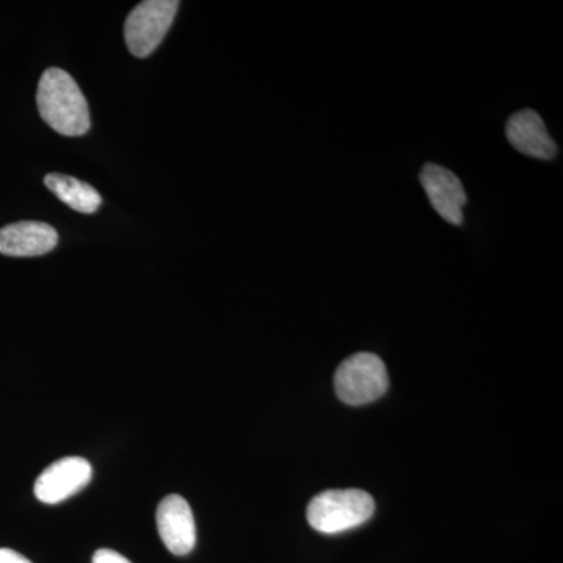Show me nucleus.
<instances>
[{
  "label": "nucleus",
  "mask_w": 563,
  "mask_h": 563,
  "mask_svg": "<svg viewBox=\"0 0 563 563\" xmlns=\"http://www.w3.org/2000/svg\"><path fill=\"white\" fill-rule=\"evenodd\" d=\"M388 383L387 366L372 352L351 355L335 373L336 395L347 406L376 401L387 393Z\"/></svg>",
  "instance_id": "3"
},
{
  "label": "nucleus",
  "mask_w": 563,
  "mask_h": 563,
  "mask_svg": "<svg viewBox=\"0 0 563 563\" xmlns=\"http://www.w3.org/2000/svg\"><path fill=\"white\" fill-rule=\"evenodd\" d=\"M376 503L369 493L347 488L328 490L314 496L307 507V521L321 533L346 532L373 517Z\"/></svg>",
  "instance_id": "2"
},
{
  "label": "nucleus",
  "mask_w": 563,
  "mask_h": 563,
  "mask_svg": "<svg viewBox=\"0 0 563 563\" xmlns=\"http://www.w3.org/2000/svg\"><path fill=\"white\" fill-rule=\"evenodd\" d=\"M41 118L66 136L85 135L91 128L90 109L77 81L60 68L44 70L36 92Z\"/></svg>",
  "instance_id": "1"
},
{
  "label": "nucleus",
  "mask_w": 563,
  "mask_h": 563,
  "mask_svg": "<svg viewBox=\"0 0 563 563\" xmlns=\"http://www.w3.org/2000/svg\"><path fill=\"white\" fill-rule=\"evenodd\" d=\"M92 563H132L124 555L111 550H99L92 555Z\"/></svg>",
  "instance_id": "11"
},
{
  "label": "nucleus",
  "mask_w": 563,
  "mask_h": 563,
  "mask_svg": "<svg viewBox=\"0 0 563 563\" xmlns=\"http://www.w3.org/2000/svg\"><path fill=\"white\" fill-rule=\"evenodd\" d=\"M179 5L177 0H146L139 3L125 20L124 38L128 49L135 57H150L172 27Z\"/></svg>",
  "instance_id": "4"
},
{
  "label": "nucleus",
  "mask_w": 563,
  "mask_h": 563,
  "mask_svg": "<svg viewBox=\"0 0 563 563\" xmlns=\"http://www.w3.org/2000/svg\"><path fill=\"white\" fill-rule=\"evenodd\" d=\"M92 468L84 457H63L40 474L35 496L44 504H60L90 484Z\"/></svg>",
  "instance_id": "5"
},
{
  "label": "nucleus",
  "mask_w": 563,
  "mask_h": 563,
  "mask_svg": "<svg viewBox=\"0 0 563 563\" xmlns=\"http://www.w3.org/2000/svg\"><path fill=\"white\" fill-rule=\"evenodd\" d=\"M58 244V233L41 221H21L0 229V254L9 257H38Z\"/></svg>",
  "instance_id": "9"
},
{
  "label": "nucleus",
  "mask_w": 563,
  "mask_h": 563,
  "mask_svg": "<svg viewBox=\"0 0 563 563\" xmlns=\"http://www.w3.org/2000/svg\"><path fill=\"white\" fill-rule=\"evenodd\" d=\"M157 528L166 550L174 555L190 554L196 547V521L190 504L180 495H169L157 509Z\"/></svg>",
  "instance_id": "7"
},
{
  "label": "nucleus",
  "mask_w": 563,
  "mask_h": 563,
  "mask_svg": "<svg viewBox=\"0 0 563 563\" xmlns=\"http://www.w3.org/2000/svg\"><path fill=\"white\" fill-rule=\"evenodd\" d=\"M0 563H32L24 555L9 548H0Z\"/></svg>",
  "instance_id": "12"
},
{
  "label": "nucleus",
  "mask_w": 563,
  "mask_h": 563,
  "mask_svg": "<svg viewBox=\"0 0 563 563\" xmlns=\"http://www.w3.org/2000/svg\"><path fill=\"white\" fill-rule=\"evenodd\" d=\"M506 136L515 150L537 161H553L558 144L547 131V125L537 111L520 110L509 118Z\"/></svg>",
  "instance_id": "8"
},
{
  "label": "nucleus",
  "mask_w": 563,
  "mask_h": 563,
  "mask_svg": "<svg viewBox=\"0 0 563 563\" xmlns=\"http://www.w3.org/2000/svg\"><path fill=\"white\" fill-rule=\"evenodd\" d=\"M44 184L62 202L79 213L91 214L101 207L102 196L90 184L65 174H49Z\"/></svg>",
  "instance_id": "10"
},
{
  "label": "nucleus",
  "mask_w": 563,
  "mask_h": 563,
  "mask_svg": "<svg viewBox=\"0 0 563 563\" xmlns=\"http://www.w3.org/2000/svg\"><path fill=\"white\" fill-rule=\"evenodd\" d=\"M420 181L433 210L450 224L462 225L466 192L461 179L444 166L426 163L420 173Z\"/></svg>",
  "instance_id": "6"
}]
</instances>
